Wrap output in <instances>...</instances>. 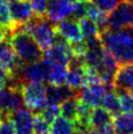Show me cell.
I'll return each mask as SVG.
<instances>
[{
  "label": "cell",
  "instance_id": "cell-1",
  "mask_svg": "<svg viewBox=\"0 0 133 134\" xmlns=\"http://www.w3.org/2000/svg\"><path fill=\"white\" fill-rule=\"evenodd\" d=\"M104 47L113 54L119 65L133 63V35L126 30H108L102 34Z\"/></svg>",
  "mask_w": 133,
  "mask_h": 134
},
{
  "label": "cell",
  "instance_id": "cell-2",
  "mask_svg": "<svg viewBox=\"0 0 133 134\" xmlns=\"http://www.w3.org/2000/svg\"><path fill=\"white\" fill-rule=\"evenodd\" d=\"M20 60L25 64L34 63L43 59V52L31 35L22 30H17L8 37Z\"/></svg>",
  "mask_w": 133,
  "mask_h": 134
},
{
  "label": "cell",
  "instance_id": "cell-3",
  "mask_svg": "<svg viewBox=\"0 0 133 134\" xmlns=\"http://www.w3.org/2000/svg\"><path fill=\"white\" fill-rule=\"evenodd\" d=\"M20 30L30 34L42 51H46L54 44L57 34L55 25L51 21H49L47 17H33L30 21L23 25Z\"/></svg>",
  "mask_w": 133,
  "mask_h": 134
},
{
  "label": "cell",
  "instance_id": "cell-4",
  "mask_svg": "<svg viewBox=\"0 0 133 134\" xmlns=\"http://www.w3.org/2000/svg\"><path fill=\"white\" fill-rule=\"evenodd\" d=\"M22 81L10 82L0 91V114L9 115L25 105L22 95Z\"/></svg>",
  "mask_w": 133,
  "mask_h": 134
},
{
  "label": "cell",
  "instance_id": "cell-5",
  "mask_svg": "<svg viewBox=\"0 0 133 134\" xmlns=\"http://www.w3.org/2000/svg\"><path fill=\"white\" fill-rule=\"evenodd\" d=\"M22 95L25 105L31 112L40 113L47 106L46 87L43 83H23Z\"/></svg>",
  "mask_w": 133,
  "mask_h": 134
},
{
  "label": "cell",
  "instance_id": "cell-6",
  "mask_svg": "<svg viewBox=\"0 0 133 134\" xmlns=\"http://www.w3.org/2000/svg\"><path fill=\"white\" fill-rule=\"evenodd\" d=\"M74 57L70 44L58 32L56 34L54 44L45 51L44 59L52 66H69Z\"/></svg>",
  "mask_w": 133,
  "mask_h": 134
},
{
  "label": "cell",
  "instance_id": "cell-7",
  "mask_svg": "<svg viewBox=\"0 0 133 134\" xmlns=\"http://www.w3.org/2000/svg\"><path fill=\"white\" fill-rule=\"evenodd\" d=\"M51 65L43 58L41 61L25 64L19 72V79L23 83H44L48 81Z\"/></svg>",
  "mask_w": 133,
  "mask_h": 134
},
{
  "label": "cell",
  "instance_id": "cell-8",
  "mask_svg": "<svg viewBox=\"0 0 133 134\" xmlns=\"http://www.w3.org/2000/svg\"><path fill=\"white\" fill-rule=\"evenodd\" d=\"M24 65L9 41L0 43V67L6 71L9 79H19V72Z\"/></svg>",
  "mask_w": 133,
  "mask_h": 134
},
{
  "label": "cell",
  "instance_id": "cell-9",
  "mask_svg": "<svg viewBox=\"0 0 133 134\" xmlns=\"http://www.w3.org/2000/svg\"><path fill=\"white\" fill-rule=\"evenodd\" d=\"M133 25V10L130 2L122 0L109 14V30H125Z\"/></svg>",
  "mask_w": 133,
  "mask_h": 134
},
{
  "label": "cell",
  "instance_id": "cell-10",
  "mask_svg": "<svg viewBox=\"0 0 133 134\" xmlns=\"http://www.w3.org/2000/svg\"><path fill=\"white\" fill-rule=\"evenodd\" d=\"M108 88L109 87L101 81L90 83L78 90L76 97L78 100L91 108H97L102 103V99L107 93Z\"/></svg>",
  "mask_w": 133,
  "mask_h": 134
},
{
  "label": "cell",
  "instance_id": "cell-11",
  "mask_svg": "<svg viewBox=\"0 0 133 134\" xmlns=\"http://www.w3.org/2000/svg\"><path fill=\"white\" fill-rule=\"evenodd\" d=\"M9 7H10L12 21L14 24V31L13 32H15L23 25H25L26 23L30 21L34 17L30 0L12 1Z\"/></svg>",
  "mask_w": 133,
  "mask_h": 134
},
{
  "label": "cell",
  "instance_id": "cell-12",
  "mask_svg": "<svg viewBox=\"0 0 133 134\" xmlns=\"http://www.w3.org/2000/svg\"><path fill=\"white\" fill-rule=\"evenodd\" d=\"M73 13V4L70 0H48L46 17L53 24L68 19Z\"/></svg>",
  "mask_w": 133,
  "mask_h": 134
},
{
  "label": "cell",
  "instance_id": "cell-13",
  "mask_svg": "<svg viewBox=\"0 0 133 134\" xmlns=\"http://www.w3.org/2000/svg\"><path fill=\"white\" fill-rule=\"evenodd\" d=\"M56 31L70 44L83 41L79 23L75 19H65L56 25Z\"/></svg>",
  "mask_w": 133,
  "mask_h": 134
},
{
  "label": "cell",
  "instance_id": "cell-14",
  "mask_svg": "<svg viewBox=\"0 0 133 134\" xmlns=\"http://www.w3.org/2000/svg\"><path fill=\"white\" fill-rule=\"evenodd\" d=\"M9 118L14 123L17 134H32L33 115L30 111L21 108L10 114Z\"/></svg>",
  "mask_w": 133,
  "mask_h": 134
},
{
  "label": "cell",
  "instance_id": "cell-15",
  "mask_svg": "<svg viewBox=\"0 0 133 134\" xmlns=\"http://www.w3.org/2000/svg\"><path fill=\"white\" fill-rule=\"evenodd\" d=\"M133 88V63L119 65L114 79V89L131 90Z\"/></svg>",
  "mask_w": 133,
  "mask_h": 134
},
{
  "label": "cell",
  "instance_id": "cell-16",
  "mask_svg": "<svg viewBox=\"0 0 133 134\" xmlns=\"http://www.w3.org/2000/svg\"><path fill=\"white\" fill-rule=\"evenodd\" d=\"M77 94L76 91L70 89L69 86L64 85H52L49 84L46 87V98L47 104H62L64 101L74 97Z\"/></svg>",
  "mask_w": 133,
  "mask_h": 134
},
{
  "label": "cell",
  "instance_id": "cell-17",
  "mask_svg": "<svg viewBox=\"0 0 133 134\" xmlns=\"http://www.w3.org/2000/svg\"><path fill=\"white\" fill-rule=\"evenodd\" d=\"M115 134H133V115L131 113H119L113 120Z\"/></svg>",
  "mask_w": 133,
  "mask_h": 134
},
{
  "label": "cell",
  "instance_id": "cell-18",
  "mask_svg": "<svg viewBox=\"0 0 133 134\" xmlns=\"http://www.w3.org/2000/svg\"><path fill=\"white\" fill-rule=\"evenodd\" d=\"M112 123H113L112 115L108 111H106L103 107L102 108L97 107L93 109L91 116H90V126L92 128H96L100 130Z\"/></svg>",
  "mask_w": 133,
  "mask_h": 134
},
{
  "label": "cell",
  "instance_id": "cell-19",
  "mask_svg": "<svg viewBox=\"0 0 133 134\" xmlns=\"http://www.w3.org/2000/svg\"><path fill=\"white\" fill-rule=\"evenodd\" d=\"M102 107L106 111L110 113L111 115H118L121 109H120V104H119V99H118V94L115 93L114 89H111L110 91H107L105 96L102 99Z\"/></svg>",
  "mask_w": 133,
  "mask_h": 134
},
{
  "label": "cell",
  "instance_id": "cell-20",
  "mask_svg": "<svg viewBox=\"0 0 133 134\" xmlns=\"http://www.w3.org/2000/svg\"><path fill=\"white\" fill-rule=\"evenodd\" d=\"M77 105L78 99L76 95L64 101L60 106L62 116L74 122L77 119Z\"/></svg>",
  "mask_w": 133,
  "mask_h": 134
},
{
  "label": "cell",
  "instance_id": "cell-21",
  "mask_svg": "<svg viewBox=\"0 0 133 134\" xmlns=\"http://www.w3.org/2000/svg\"><path fill=\"white\" fill-rule=\"evenodd\" d=\"M74 131V123L64 116H58L51 124L52 134H73Z\"/></svg>",
  "mask_w": 133,
  "mask_h": 134
},
{
  "label": "cell",
  "instance_id": "cell-22",
  "mask_svg": "<svg viewBox=\"0 0 133 134\" xmlns=\"http://www.w3.org/2000/svg\"><path fill=\"white\" fill-rule=\"evenodd\" d=\"M0 25L7 30L9 36L14 31V24L11 18L10 7L4 0H0Z\"/></svg>",
  "mask_w": 133,
  "mask_h": 134
},
{
  "label": "cell",
  "instance_id": "cell-23",
  "mask_svg": "<svg viewBox=\"0 0 133 134\" xmlns=\"http://www.w3.org/2000/svg\"><path fill=\"white\" fill-rule=\"evenodd\" d=\"M68 69L66 66H52L49 72L48 82L52 85H64L66 83Z\"/></svg>",
  "mask_w": 133,
  "mask_h": 134
},
{
  "label": "cell",
  "instance_id": "cell-24",
  "mask_svg": "<svg viewBox=\"0 0 133 134\" xmlns=\"http://www.w3.org/2000/svg\"><path fill=\"white\" fill-rule=\"evenodd\" d=\"M119 99L120 109L123 113H133V94L129 90L114 89Z\"/></svg>",
  "mask_w": 133,
  "mask_h": 134
},
{
  "label": "cell",
  "instance_id": "cell-25",
  "mask_svg": "<svg viewBox=\"0 0 133 134\" xmlns=\"http://www.w3.org/2000/svg\"><path fill=\"white\" fill-rule=\"evenodd\" d=\"M79 25H80L82 34L86 38L100 36V31L96 23L92 20H90L89 18L85 17V18L81 19L79 21Z\"/></svg>",
  "mask_w": 133,
  "mask_h": 134
},
{
  "label": "cell",
  "instance_id": "cell-26",
  "mask_svg": "<svg viewBox=\"0 0 133 134\" xmlns=\"http://www.w3.org/2000/svg\"><path fill=\"white\" fill-rule=\"evenodd\" d=\"M51 130L50 122H48L41 113L33 115V132L35 134H48Z\"/></svg>",
  "mask_w": 133,
  "mask_h": 134
},
{
  "label": "cell",
  "instance_id": "cell-27",
  "mask_svg": "<svg viewBox=\"0 0 133 134\" xmlns=\"http://www.w3.org/2000/svg\"><path fill=\"white\" fill-rule=\"evenodd\" d=\"M89 0H77L74 1L73 4V13L74 19L76 21H80L81 19L87 17V10H88Z\"/></svg>",
  "mask_w": 133,
  "mask_h": 134
},
{
  "label": "cell",
  "instance_id": "cell-28",
  "mask_svg": "<svg viewBox=\"0 0 133 134\" xmlns=\"http://www.w3.org/2000/svg\"><path fill=\"white\" fill-rule=\"evenodd\" d=\"M40 113L48 122L52 123L60 115L61 108L57 104H47V106Z\"/></svg>",
  "mask_w": 133,
  "mask_h": 134
},
{
  "label": "cell",
  "instance_id": "cell-29",
  "mask_svg": "<svg viewBox=\"0 0 133 134\" xmlns=\"http://www.w3.org/2000/svg\"><path fill=\"white\" fill-rule=\"evenodd\" d=\"M32 7L33 15L36 18H45L48 0H30Z\"/></svg>",
  "mask_w": 133,
  "mask_h": 134
},
{
  "label": "cell",
  "instance_id": "cell-30",
  "mask_svg": "<svg viewBox=\"0 0 133 134\" xmlns=\"http://www.w3.org/2000/svg\"><path fill=\"white\" fill-rule=\"evenodd\" d=\"M122 0H91L93 4H95L100 10L110 13L115 9Z\"/></svg>",
  "mask_w": 133,
  "mask_h": 134
},
{
  "label": "cell",
  "instance_id": "cell-31",
  "mask_svg": "<svg viewBox=\"0 0 133 134\" xmlns=\"http://www.w3.org/2000/svg\"><path fill=\"white\" fill-rule=\"evenodd\" d=\"M0 134H17L14 123L9 115H2V119L0 122Z\"/></svg>",
  "mask_w": 133,
  "mask_h": 134
},
{
  "label": "cell",
  "instance_id": "cell-32",
  "mask_svg": "<svg viewBox=\"0 0 133 134\" xmlns=\"http://www.w3.org/2000/svg\"><path fill=\"white\" fill-rule=\"evenodd\" d=\"M101 12H102V10H100L95 4H93L92 2H89L88 10H87V18L95 22L101 14Z\"/></svg>",
  "mask_w": 133,
  "mask_h": 134
},
{
  "label": "cell",
  "instance_id": "cell-33",
  "mask_svg": "<svg viewBox=\"0 0 133 134\" xmlns=\"http://www.w3.org/2000/svg\"><path fill=\"white\" fill-rule=\"evenodd\" d=\"M9 80V76L6 74V71H4L2 68L0 67V91L3 89L4 87H6Z\"/></svg>",
  "mask_w": 133,
  "mask_h": 134
},
{
  "label": "cell",
  "instance_id": "cell-34",
  "mask_svg": "<svg viewBox=\"0 0 133 134\" xmlns=\"http://www.w3.org/2000/svg\"><path fill=\"white\" fill-rule=\"evenodd\" d=\"M8 37H9L8 31L0 25V43H2V42H4V41H6V39L8 40Z\"/></svg>",
  "mask_w": 133,
  "mask_h": 134
},
{
  "label": "cell",
  "instance_id": "cell-35",
  "mask_svg": "<svg viewBox=\"0 0 133 134\" xmlns=\"http://www.w3.org/2000/svg\"><path fill=\"white\" fill-rule=\"evenodd\" d=\"M86 133H87V134H101L98 129H96V128H92V127L86 131Z\"/></svg>",
  "mask_w": 133,
  "mask_h": 134
},
{
  "label": "cell",
  "instance_id": "cell-36",
  "mask_svg": "<svg viewBox=\"0 0 133 134\" xmlns=\"http://www.w3.org/2000/svg\"><path fill=\"white\" fill-rule=\"evenodd\" d=\"M73 134H87L85 131H81V130H75Z\"/></svg>",
  "mask_w": 133,
  "mask_h": 134
},
{
  "label": "cell",
  "instance_id": "cell-37",
  "mask_svg": "<svg viewBox=\"0 0 133 134\" xmlns=\"http://www.w3.org/2000/svg\"><path fill=\"white\" fill-rule=\"evenodd\" d=\"M130 30H131V34L133 35V25L131 26H130Z\"/></svg>",
  "mask_w": 133,
  "mask_h": 134
},
{
  "label": "cell",
  "instance_id": "cell-38",
  "mask_svg": "<svg viewBox=\"0 0 133 134\" xmlns=\"http://www.w3.org/2000/svg\"><path fill=\"white\" fill-rule=\"evenodd\" d=\"M4 1H6V2H12V1H15V0H4Z\"/></svg>",
  "mask_w": 133,
  "mask_h": 134
},
{
  "label": "cell",
  "instance_id": "cell-39",
  "mask_svg": "<svg viewBox=\"0 0 133 134\" xmlns=\"http://www.w3.org/2000/svg\"><path fill=\"white\" fill-rule=\"evenodd\" d=\"M124 1H127V2H130V3L133 2V0H124Z\"/></svg>",
  "mask_w": 133,
  "mask_h": 134
},
{
  "label": "cell",
  "instance_id": "cell-40",
  "mask_svg": "<svg viewBox=\"0 0 133 134\" xmlns=\"http://www.w3.org/2000/svg\"><path fill=\"white\" fill-rule=\"evenodd\" d=\"M1 119H2V115L0 114V122H1Z\"/></svg>",
  "mask_w": 133,
  "mask_h": 134
},
{
  "label": "cell",
  "instance_id": "cell-41",
  "mask_svg": "<svg viewBox=\"0 0 133 134\" xmlns=\"http://www.w3.org/2000/svg\"><path fill=\"white\" fill-rule=\"evenodd\" d=\"M130 91H131V93L133 94V88H132V89H131V90H130Z\"/></svg>",
  "mask_w": 133,
  "mask_h": 134
},
{
  "label": "cell",
  "instance_id": "cell-42",
  "mask_svg": "<svg viewBox=\"0 0 133 134\" xmlns=\"http://www.w3.org/2000/svg\"><path fill=\"white\" fill-rule=\"evenodd\" d=\"M70 1H74H74H77V0H70Z\"/></svg>",
  "mask_w": 133,
  "mask_h": 134
},
{
  "label": "cell",
  "instance_id": "cell-43",
  "mask_svg": "<svg viewBox=\"0 0 133 134\" xmlns=\"http://www.w3.org/2000/svg\"><path fill=\"white\" fill-rule=\"evenodd\" d=\"M132 10H133V3H132Z\"/></svg>",
  "mask_w": 133,
  "mask_h": 134
},
{
  "label": "cell",
  "instance_id": "cell-44",
  "mask_svg": "<svg viewBox=\"0 0 133 134\" xmlns=\"http://www.w3.org/2000/svg\"><path fill=\"white\" fill-rule=\"evenodd\" d=\"M48 134H49V133H48ZM51 134H52V133H51Z\"/></svg>",
  "mask_w": 133,
  "mask_h": 134
}]
</instances>
